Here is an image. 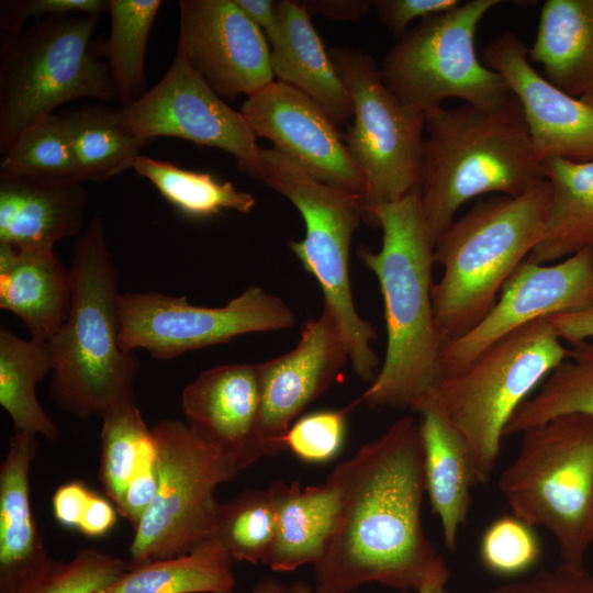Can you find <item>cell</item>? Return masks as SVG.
<instances>
[{
	"instance_id": "9c48e42d",
	"label": "cell",
	"mask_w": 593,
	"mask_h": 593,
	"mask_svg": "<svg viewBox=\"0 0 593 593\" xmlns=\"http://www.w3.org/2000/svg\"><path fill=\"white\" fill-rule=\"evenodd\" d=\"M260 181L289 199L300 212L305 236L288 245L318 282L324 306L338 323L355 373L372 381L378 357L371 343L377 334L355 307L349 277L351 238L365 215L362 195L315 180L273 147L261 149Z\"/></svg>"
},
{
	"instance_id": "9a60e30c",
	"label": "cell",
	"mask_w": 593,
	"mask_h": 593,
	"mask_svg": "<svg viewBox=\"0 0 593 593\" xmlns=\"http://www.w3.org/2000/svg\"><path fill=\"white\" fill-rule=\"evenodd\" d=\"M591 304L593 249L581 250L552 264L526 258L507 279L483 318L466 334L443 346V379L463 371L482 351L516 329Z\"/></svg>"
},
{
	"instance_id": "ffe728a7",
	"label": "cell",
	"mask_w": 593,
	"mask_h": 593,
	"mask_svg": "<svg viewBox=\"0 0 593 593\" xmlns=\"http://www.w3.org/2000/svg\"><path fill=\"white\" fill-rule=\"evenodd\" d=\"M181 409L190 429L238 473L265 456L257 365L231 363L203 371L184 388Z\"/></svg>"
},
{
	"instance_id": "6da1fadb",
	"label": "cell",
	"mask_w": 593,
	"mask_h": 593,
	"mask_svg": "<svg viewBox=\"0 0 593 593\" xmlns=\"http://www.w3.org/2000/svg\"><path fill=\"white\" fill-rule=\"evenodd\" d=\"M340 492L335 529L313 564L322 586L349 593L379 583L417 591L439 557L422 524L425 490L419 423L394 422L328 475Z\"/></svg>"
},
{
	"instance_id": "d6a6232c",
	"label": "cell",
	"mask_w": 593,
	"mask_h": 593,
	"mask_svg": "<svg viewBox=\"0 0 593 593\" xmlns=\"http://www.w3.org/2000/svg\"><path fill=\"white\" fill-rule=\"evenodd\" d=\"M160 0H110V35L102 51L115 91L125 107L145 92V53Z\"/></svg>"
},
{
	"instance_id": "836d02e7",
	"label": "cell",
	"mask_w": 593,
	"mask_h": 593,
	"mask_svg": "<svg viewBox=\"0 0 593 593\" xmlns=\"http://www.w3.org/2000/svg\"><path fill=\"white\" fill-rule=\"evenodd\" d=\"M569 413L593 415V343L589 340L570 345L567 359L515 411L504 436Z\"/></svg>"
},
{
	"instance_id": "4dcf8cb0",
	"label": "cell",
	"mask_w": 593,
	"mask_h": 593,
	"mask_svg": "<svg viewBox=\"0 0 593 593\" xmlns=\"http://www.w3.org/2000/svg\"><path fill=\"white\" fill-rule=\"evenodd\" d=\"M83 181L101 182L132 168L152 141L134 137L121 126L119 109L90 105L64 113Z\"/></svg>"
},
{
	"instance_id": "2e32d148",
	"label": "cell",
	"mask_w": 593,
	"mask_h": 593,
	"mask_svg": "<svg viewBox=\"0 0 593 593\" xmlns=\"http://www.w3.org/2000/svg\"><path fill=\"white\" fill-rule=\"evenodd\" d=\"M255 137L295 163L315 180L362 195L365 178L344 134L331 116L304 92L280 81L247 97L240 108Z\"/></svg>"
},
{
	"instance_id": "681fc988",
	"label": "cell",
	"mask_w": 593,
	"mask_h": 593,
	"mask_svg": "<svg viewBox=\"0 0 593 593\" xmlns=\"http://www.w3.org/2000/svg\"><path fill=\"white\" fill-rule=\"evenodd\" d=\"M244 14L265 32L270 42L279 30L278 1L234 0Z\"/></svg>"
},
{
	"instance_id": "db71d44e",
	"label": "cell",
	"mask_w": 593,
	"mask_h": 593,
	"mask_svg": "<svg viewBox=\"0 0 593 593\" xmlns=\"http://www.w3.org/2000/svg\"><path fill=\"white\" fill-rule=\"evenodd\" d=\"M580 99H582L583 101H585L586 103H589L590 105L593 107V92H591L590 94H586V96H584V97H582Z\"/></svg>"
},
{
	"instance_id": "7a4b0ae2",
	"label": "cell",
	"mask_w": 593,
	"mask_h": 593,
	"mask_svg": "<svg viewBox=\"0 0 593 593\" xmlns=\"http://www.w3.org/2000/svg\"><path fill=\"white\" fill-rule=\"evenodd\" d=\"M367 223L383 233L378 251L362 246L359 256L380 286L387 347L381 368L355 403L421 413L443 380L444 342L432 299L434 246L418 192L374 209Z\"/></svg>"
},
{
	"instance_id": "f907efd6",
	"label": "cell",
	"mask_w": 593,
	"mask_h": 593,
	"mask_svg": "<svg viewBox=\"0 0 593 593\" xmlns=\"http://www.w3.org/2000/svg\"><path fill=\"white\" fill-rule=\"evenodd\" d=\"M449 569L441 556L430 567L416 593H448Z\"/></svg>"
},
{
	"instance_id": "8992f818",
	"label": "cell",
	"mask_w": 593,
	"mask_h": 593,
	"mask_svg": "<svg viewBox=\"0 0 593 593\" xmlns=\"http://www.w3.org/2000/svg\"><path fill=\"white\" fill-rule=\"evenodd\" d=\"M522 435L499 489L513 515L555 536L561 563L582 569L593 542V415H559Z\"/></svg>"
},
{
	"instance_id": "1f68e13d",
	"label": "cell",
	"mask_w": 593,
	"mask_h": 593,
	"mask_svg": "<svg viewBox=\"0 0 593 593\" xmlns=\"http://www.w3.org/2000/svg\"><path fill=\"white\" fill-rule=\"evenodd\" d=\"M132 169L191 219H209L224 210L246 214L256 203L254 195L238 190L231 181H220L209 172L183 169L170 161L139 155Z\"/></svg>"
},
{
	"instance_id": "44dd1931",
	"label": "cell",
	"mask_w": 593,
	"mask_h": 593,
	"mask_svg": "<svg viewBox=\"0 0 593 593\" xmlns=\"http://www.w3.org/2000/svg\"><path fill=\"white\" fill-rule=\"evenodd\" d=\"M36 437L14 432L0 466V593L31 592L56 561L44 546L30 499Z\"/></svg>"
},
{
	"instance_id": "277c9868",
	"label": "cell",
	"mask_w": 593,
	"mask_h": 593,
	"mask_svg": "<svg viewBox=\"0 0 593 593\" xmlns=\"http://www.w3.org/2000/svg\"><path fill=\"white\" fill-rule=\"evenodd\" d=\"M72 301L67 321L48 340L54 359L52 393L80 418L135 403L138 363L120 344L118 272L102 219L93 217L72 249Z\"/></svg>"
},
{
	"instance_id": "f35d334b",
	"label": "cell",
	"mask_w": 593,
	"mask_h": 593,
	"mask_svg": "<svg viewBox=\"0 0 593 593\" xmlns=\"http://www.w3.org/2000/svg\"><path fill=\"white\" fill-rule=\"evenodd\" d=\"M132 563L86 548L66 562L55 561L45 579L29 593H96L121 578Z\"/></svg>"
},
{
	"instance_id": "816d5d0a",
	"label": "cell",
	"mask_w": 593,
	"mask_h": 593,
	"mask_svg": "<svg viewBox=\"0 0 593 593\" xmlns=\"http://www.w3.org/2000/svg\"><path fill=\"white\" fill-rule=\"evenodd\" d=\"M250 593H287V586L275 578H265L257 582Z\"/></svg>"
},
{
	"instance_id": "ac0fdd59",
	"label": "cell",
	"mask_w": 593,
	"mask_h": 593,
	"mask_svg": "<svg viewBox=\"0 0 593 593\" xmlns=\"http://www.w3.org/2000/svg\"><path fill=\"white\" fill-rule=\"evenodd\" d=\"M482 61L503 77L519 103L540 161H593V107L539 74L516 34L504 32L489 42Z\"/></svg>"
},
{
	"instance_id": "ab89813d",
	"label": "cell",
	"mask_w": 593,
	"mask_h": 593,
	"mask_svg": "<svg viewBox=\"0 0 593 593\" xmlns=\"http://www.w3.org/2000/svg\"><path fill=\"white\" fill-rule=\"evenodd\" d=\"M355 403L343 410H322L294 421L284 436V448L306 463H325L342 450L347 428V413Z\"/></svg>"
},
{
	"instance_id": "74e56055",
	"label": "cell",
	"mask_w": 593,
	"mask_h": 593,
	"mask_svg": "<svg viewBox=\"0 0 593 593\" xmlns=\"http://www.w3.org/2000/svg\"><path fill=\"white\" fill-rule=\"evenodd\" d=\"M534 528L513 514L494 519L480 540L479 555L484 569L508 579L534 569L542 553Z\"/></svg>"
},
{
	"instance_id": "8fae6325",
	"label": "cell",
	"mask_w": 593,
	"mask_h": 593,
	"mask_svg": "<svg viewBox=\"0 0 593 593\" xmlns=\"http://www.w3.org/2000/svg\"><path fill=\"white\" fill-rule=\"evenodd\" d=\"M354 105L344 134L365 178L363 221L384 204L417 191L424 149L425 115L403 103L383 82L368 53L347 46L328 51Z\"/></svg>"
},
{
	"instance_id": "5b68a950",
	"label": "cell",
	"mask_w": 593,
	"mask_h": 593,
	"mask_svg": "<svg viewBox=\"0 0 593 593\" xmlns=\"http://www.w3.org/2000/svg\"><path fill=\"white\" fill-rule=\"evenodd\" d=\"M550 187L542 181L518 197L478 201L434 247L443 275L432 290L444 345L475 326L503 286L542 238Z\"/></svg>"
},
{
	"instance_id": "cb8c5ba5",
	"label": "cell",
	"mask_w": 593,
	"mask_h": 593,
	"mask_svg": "<svg viewBox=\"0 0 593 593\" xmlns=\"http://www.w3.org/2000/svg\"><path fill=\"white\" fill-rule=\"evenodd\" d=\"M88 193L82 182L38 183L0 178V243L54 248L85 228Z\"/></svg>"
},
{
	"instance_id": "5bb4252c",
	"label": "cell",
	"mask_w": 593,
	"mask_h": 593,
	"mask_svg": "<svg viewBox=\"0 0 593 593\" xmlns=\"http://www.w3.org/2000/svg\"><path fill=\"white\" fill-rule=\"evenodd\" d=\"M123 130L153 141L159 136L222 149L242 172L261 178V149L240 111L233 110L190 66L177 46L163 78L136 101L119 108Z\"/></svg>"
},
{
	"instance_id": "e575fe53",
	"label": "cell",
	"mask_w": 593,
	"mask_h": 593,
	"mask_svg": "<svg viewBox=\"0 0 593 593\" xmlns=\"http://www.w3.org/2000/svg\"><path fill=\"white\" fill-rule=\"evenodd\" d=\"M0 178L38 183L82 182L66 123L48 115L2 153Z\"/></svg>"
},
{
	"instance_id": "30bf717a",
	"label": "cell",
	"mask_w": 593,
	"mask_h": 593,
	"mask_svg": "<svg viewBox=\"0 0 593 593\" xmlns=\"http://www.w3.org/2000/svg\"><path fill=\"white\" fill-rule=\"evenodd\" d=\"M499 0L460 2L451 10L421 20L398 40L380 65L384 85L417 112L456 98L491 109L505 102L510 89L475 51V32Z\"/></svg>"
},
{
	"instance_id": "3957f363",
	"label": "cell",
	"mask_w": 593,
	"mask_h": 593,
	"mask_svg": "<svg viewBox=\"0 0 593 593\" xmlns=\"http://www.w3.org/2000/svg\"><path fill=\"white\" fill-rule=\"evenodd\" d=\"M424 115L417 192L434 247L469 200L488 193L518 197L547 180L513 94L491 109L438 105Z\"/></svg>"
},
{
	"instance_id": "f1b7e54d",
	"label": "cell",
	"mask_w": 593,
	"mask_h": 593,
	"mask_svg": "<svg viewBox=\"0 0 593 593\" xmlns=\"http://www.w3.org/2000/svg\"><path fill=\"white\" fill-rule=\"evenodd\" d=\"M233 559L214 537L189 552L133 564L116 581L96 593H232Z\"/></svg>"
},
{
	"instance_id": "4316f807",
	"label": "cell",
	"mask_w": 593,
	"mask_h": 593,
	"mask_svg": "<svg viewBox=\"0 0 593 593\" xmlns=\"http://www.w3.org/2000/svg\"><path fill=\"white\" fill-rule=\"evenodd\" d=\"M419 414L425 490L440 521L445 546L454 552L474 486L469 454L460 434L435 403Z\"/></svg>"
},
{
	"instance_id": "bcb514c9",
	"label": "cell",
	"mask_w": 593,
	"mask_h": 593,
	"mask_svg": "<svg viewBox=\"0 0 593 593\" xmlns=\"http://www.w3.org/2000/svg\"><path fill=\"white\" fill-rule=\"evenodd\" d=\"M546 320L560 339L570 345L593 338V304L579 311L555 314Z\"/></svg>"
},
{
	"instance_id": "60d3db41",
	"label": "cell",
	"mask_w": 593,
	"mask_h": 593,
	"mask_svg": "<svg viewBox=\"0 0 593 593\" xmlns=\"http://www.w3.org/2000/svg\"><path fill=\"white\" fill-rule=\"evenodd\" d=\"M108 9L109 1L104 0H11L1 4L0 25L4 35H14L30 18L42 20L75 12L100 16Z\"/></svg>"
},
{
	"instance_id": "484cf974",
	"label": "cell",
	"mask_w": 593,
	"mask_h": 593,
	"mask_svg": "<svg viewBox=\"0 0 593 593\" xmlns=\"http://www.w3.org/2000/svg\"><path fill=\"white\" fill-rule=\"evenodd\" d=\"M528 58L570 96L593 92V0H547Z\"/></svg>"
},
{
	"instance_id": "4fadbf2b",
	"label": "cell",
	"mask_w": 593,
	"mask_h": 593,
	"mask_svg": "<svg viewBox=\"0 0 593 593\" xmlns=\"http://www.w3.org/2000/svg\"><path fill=\"white\" fill-rule=\"evenodd\" d=\"M118 313L122 348L144 349L159 360L295 323L282 299L257 286H249L220 307L194 305L186 296L156 291L126 292L119 296Z\"/></svg>"
},
{
	"instance_id": "7402d4cb",
	"label": "cell",
	"mask_w": 593,
	"mask_h": 593,
	"mask_svg": "<svg viewBox=\"0 0 593 593\" xmlns=\"http://www.w3.org/2000/svg\"><path fill=\"white\" fill-rule=\"evenodd\" d=\"M74 293L71 268L54 248L0 243V307L18 316L31 338L48 342L64 326Z\"/></svg>"
},
{
	"instance_id": "7dc6e473",
	"label": "cell",
	"mask_w": 593,
	"mask_h": 593,
	"mask_svg": "<svg viewBox=\"0 0 593 593\" xmlns=\"http://www.w3.org/2000/svg\"><path fill=\"white\" fill-rule=\"evenodd\" d=\"M118 515L113 505L94 491L91 494L78 530L86 537L105 536L116 524Z\"/></svg>"
},
{
	"instance_id": "ee69618b",
	"label": "cell",
	"mask_w": 593,
	"mask_h": 593,
	"mask_svg": "<svg viewBox=\"0 0 593 593\" xmlns=\"http://www.w3.org/2000/svg\"><path fill=\"white\" fill-rule=\"evenodd\" d=\"M460 2L459 0H377L372 1V7L390 33L400 38L409 31L414 20L421 21L451 10Z\"/></svg>"
},
{
	"instance_id": "f5cc1de1",
	"label": "cell",
	"mask_w": 593,
	"mask_h": 593,
	"mask_svg": "<svg viewBox=\"0 0 593 593\" xmlns=\"http://www.w3.org/2000/svg\"><path fill=\"white\" fill-rule=\"evenodd\" d=\"M287 593H333L322 586L313 590L307 583L298 581L287 588Z\"/></svg>"
},
{
	"instance_id": "b9f144b4",
	"label": "cell",
	"mask_w": 593,
	"mask_h": 593,
	"mask_svg": "<svg viewBox=\"0 0 593 593\" xmlns=\"http://www.w3.org/2000/svg\"><path fill=\"white\" fill-rule=\"evenodd\" d=\"M489 593H593V574L564 563L541 570L527 579L500 585Z\"/></svg>"
},
{
	"instance_id": "83f0119b",
	"label": "cell",
	"mask_w": 593,
	"mask_h": 593,
	"mask_svg": "<svg viewBox=\"0 0 593 593\" xmlns=\"http://www.w3.org/2000/svg\"><path fill=\"white\" fill-rule=\"evenodd\" d=\"M550 199L545 232L527 257L539 264L560 261L593 249V161L545 163Z\"/></svg>"
},
{
	"instance_id": "f6af8a7d",
	"label": "cell",
	"mask_w": 593,
	"mask_h": 593,
	"mask_svg": "<svg viewBox=\"0 0 593 593\" xmlns=\"http://www.w3.org/2000/svg\"><path fill=\"white\" fill-rule=\"evenodd\" d=\"M92 492L79 480L59 485L52 496L55 519L66 528L78 529Z\"/></svg>"
},
{
	"instance_id": "ba28073f",
	"label": "cell",
	"mask_w": 593,
	"mask_h": 593,
	"mask_svg": "<svg viewBox=\"0 0 593 593\" xmlns=\"http://www.w3.org/2000/svg\"><path fill=\"white\" fill-rule=\"evenodd\" d=\"M99 15L36 20L4 35L0 53V149L77 98L116 99L107 63L92 42Z\"/></svg>"
},
{
	"instance_id": "d4e9b609",
	"label": "cell",
	"mask_w": 593,
	"mask_h": 593,
	"mask_svg": "<svg viewBox=\"0 0 593 593\" xmlns=\"http://www.w3.org/2000/svg\"><path fill=\"white\" fill-rule=\"evenodd\" d=\"M276 517L277 535L267 563L275 572H291L323 555L335 529L340 492L325 483L302 489L298 482L275 481L267 489Z\"/></svg>"
},
{
	"instance_id": "7bdbcfd3",
	"label": "cell",
	"mask_w": 593,
	"mask_h": 593,
	"mask_svg": "<svg viewBox=\"0 0 593 593\" xmlns=\"http://www.w3.org/2000/svg\"><path fill=\"white\" fill-rule=\"evenodd\" d=\"M158 489L159 469L156 447L154 446L143 458L130 480L116 511L135 528L153 504Z\"/></svg>"
},
{
	"instance_id": "c3c4849f",
	"label": "cell",
	"mask_w": 593,
	"mask_h": 593,
	"mask_svg": "<svg viewBox=\"0 0 593 593\" xmlns=\"http://www.w3.org/2000/svg\"><path fill=\"white\" fill-rule=\"evenodd\" d=\"M312 14H321L336 20H351L366 14L372 1L366 0H310L299 1Z\"/></svg>"
},
{
	"instance_id": "52a82bcc",
	"label": "cell",
	"mask_w": 593,
	"mask_h": 593,
	"mask_svg": "<svg viewBox=\"0 0 593 593\" xmlns=\"http://www.w3.org/2000/svg\"><path fill=\"white\" fill-rule=\"evenodd\" d=\"M569 355L546 318L501 338L463 371L444 378L435 403L462 437L474 485L490 482L506 424Z\"/></svg>"
},
{
	"instance_id": "7c38bea8",
	"label": "cell",
	"mask_w": 593,
	"mask_h": 593,
	"mask_svg": "<svg viewBox=\"0 0 593 593\" xmlns=\"http://www.w3.org/2000/svg\"><path fill=\"white\" fill-rule=\"evenodd\" d=\"M159 469L157 495L128 547L133 564L189 552L212 537L220 503L217 486L238 474L214 447L180 419L152 428Z\"/></svg>"
},
{
	"instance_id": "8d00e7d4",
	"label": "cell",
	"mask_w": 593,
	"mask_h": 593,
	"mask_svg": "<svg viewBox=\"0 0 593 593\" xmlns=\"http://www.w3.org/2000/svg\"><path fill=\"white\" fill-rule=\"evenodd\" d=\"M154 446L152 429L135 403L102 417L99 477L115 507L141 461Z\"/></svg>"
},
{
	"instance_id": "d590c367",
	"label": "cell",
	"mask_w": 593,
	"mask_h": 593,
	"mask_svg": "<svg viewBox=\"0 0 593 593\" xmlns=\"http://www.w3.org/2000/svg\"><path fill=\"white\" fill-rule=\"evenodd\" d=\"M276 535L277 517L267 490H247L220 504L212 537L233 560L267 563Z\"/></svg>"
},
{
	"instance_id": "d6986e66",
	"label": "cell",
	"mask_w": 593,
	"mask_h": 593,
	"mask_svg": "<svg viewBox=\"0 0 593 593\" xmlns=\"http://www.w3.org/2000/svg\"><path fill=\"white\" fill-rule=\"evenodd\" d=\"M349 361L347 347L332 312L323 306L306 321L298 345L257 365L260 392V440L265 456L284 450V436L294 419L338 377Z\"/></svg>"
},
{
	"instance_id": "e0dca14e",
	"label": "cell",
	"mask_w": 593,
	"mask_h": 593,
	"mask_svg": "<svg viewBox=\"0 0 593 593\" xmlns=\"http://www.w3.org/2000/svg\"><path fill=\"white\" fill-rule=\"evenodd\" d=\"M177 46L221 98L257 92L273 81L265 33L234 0H181Z\"/></svg>"
},
{
	"instance_id": "f546056e",
	"label": "cell",
	"mask_w": 593,
	"mask_h": 593,
	"mask_svg": "<svg viewBox=\"0 0 593 593\" xmlns=\"http://www.w3.org/2000/svg\"><path fill=\"white\" fill-rule=\"evenodd\" d=\"M53 369L47 342L22 339L0 328V405L11 417L15 432L58 439V427L40 404L35 391Z\"/></svg>"
},
{
	"instance_id": "603a6c76",
	"label": "cell",
	"mask_w": 593,
	"mask_h": 593,
	"mask_svg": "<svg viewBox=\"0 0 593 593\" xmlns=\"http://www.w3.org/2000/svg\"><path fill=\"white\" fill-rule=\"evenodd\" d=\"M279 30L269 42L273 76L312 98L338 125L354 116L351 98L311 15L299 1H278Z\"/></svg>"
}]
</instances>
